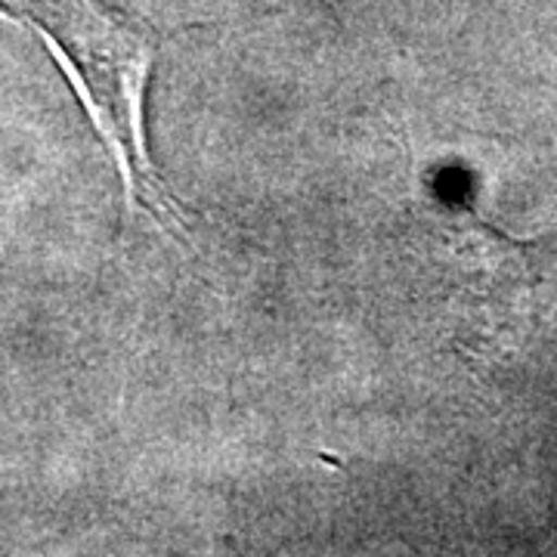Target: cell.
<instances>
[{"label":"cell","mask_w":557,"mask_h":557,"mask_svg":"<svg viewBox=\"0 0 557 557\" xmlns=\"http://www.w3.org/2000/svg\"><path fill=\"white\" fill-rule=\"evenodd\" d=\"M0 10L38 28L65 65L90 124L115 159L127 214H149L180 236L183 211L146 143V90L159 57V32L102 0H0Z\"/></svg>","instance_id":"6da1fadb"}]
</instances>
